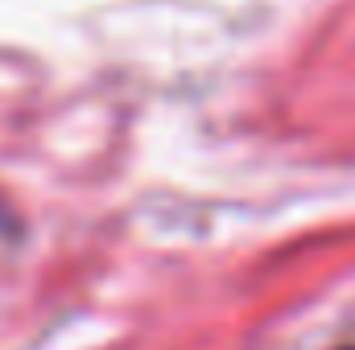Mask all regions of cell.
<instances>
[{"instance_id": "obj_1", "label": "cell", "mask_w": 355, "mask_h": 350, "mask_svg": "<svg viewBox=\"0 0 355 350\" xmlns=\"http://www.w3.org/2000/svg\"><path fill=\"white\" fill-rule=\"evenodd\" d=\"M4 227H8V210L0 206V231H4Z\"/></svg>"}]
</instances>
